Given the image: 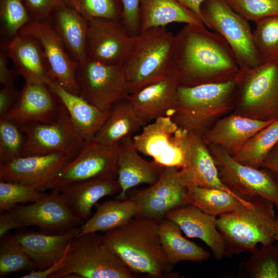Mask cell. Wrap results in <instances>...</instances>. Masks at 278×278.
I'll list each match as a JSON object with an SVG mask.
<instances>
[{
    "instance_id": "cell-10",
    "label": "cell",
    "mask_w": 278,
    "mask_h": 278,
    "mask_svg": "<svg viewBox=\"0 0 278 278\" xmlns=\"http://www.w3.org/2000/svg\"><path fill=\"white\" fill-rule=\"evenodd\" d=\"M207 146L225 185L245 198H264L278 211V179L272 172L242 164L220 146Z\"/></svg>"
},
{
    "instance_id": "cell-18",
    "label": "cell",
    "mask_w": 278,
    "mask_h": 278,
    "mask_svg": "<svg viewBox=\"0 0 278 278\" xmlns=\"http://www.w3.org/2000/svg\"><path fill=\"white\" fill-rule=\"evenodd\" d=\"M64 109L48 84L25 83L16 104L0 118L11 120L19 126L33 122L49 123L56 120Z\"/></svg>"
},
{
    "instance_id": "cell-16",
    "label": "cell",
    "mask_w": 278,
    "mask_h": 278,
    "mask_svg": "<svg viewBox=\"0 0 278 278\" xmlns=\"http://www.w3.org/2000/svg\"><path fill=\"white\" fill-rule=\"evenodd\" d=\"M118 150V145L108 148L93 142L86 143L80 153L57 176L50 189L59 190L69 184L92 178L116 179Z\"/></svg>"
},
{
    "instance_id": "cell-23",
    "label": "cell",
    "mask_w": 278,
    "mask_h": 278,
    "mask_svg": "<svg viewBox=\"0 0 278 278\" xmlns=\"http://www.w3.org/2000/svg\"><path fill=\"white\" fill-rule=\"evenodd\" d=\"M164 218L177 223L186 236L202 240L217 260L225 255L224 239L217 226V217L189 204L176 207L167 213Z\"/></svg>"
},
{
    "instance_id": "cell-50",
    "label": "cell",
    "mask_w": 278,
    "mask_h": 278,
    "mask_svg": "<svg viewBox=\"0 0 278 278\" xmlns=\"http://www.w3.org/2000/svg\"><path fill=\"white\" fill-rule=\"evenodd\" d=\"M177 1L183 7L196 15L203 23V20L200 10V6L204 0Z\"/></svg>"
},
{
    "instance_id": "cell-14",
    "label": "cell",
    "mask_w": 278,
    "mask_h": 278,
    "mask_svg": "<svg viewBox=\"0 0 278 278\" xmlns=\"http://www.w3.org/2000/svg\"><path fill=\"white\" fill-rule=\"evenodd\" d=\"M88 58L107 65L124 64L131 49L134 37L119 20H88Z\"/></svg>"
},
{
    "instance_id": "cell-34",
    "label": "cell",
    "mask_w": 278,
    "mask_h": 278,
    "mask_svg": "<svg viewBox=\"0 0 278 278\" xmlns=\"http://www.w3.org/2000/svg\"><path fill=\"white\" fill-rule=\"evenodd\" d=\"M161 244L170 264L182 261L200 262L207 259L210 253L194 242L184 237L175 222L164 218L159 221Z\"/></svg>"
},
{
    "instance_id": "cell-36",
    "label": "cell",
    "mask_w": 278,
    "mask_h": 278,
    "mask_svg": "<svg viewBox=\"0 0 278 278\" xmlns=\"http://www.w3.org/2000/svg\"><path fill=\"white\" fill-rule=\"evenodd\" d=\"M248 259L241 263L239 275L249 278H278V246L275 244L256 247Z\"/></svg>"
},
{
    "instance_id": "cell-13",
    "label": "cell",
    "mask_w": 278,
    "mask_h": 278,
    "mask_svg": "<svg viewBox=\"0 0 278 278\" xmlns=\"http://www.w3.org/2000/svg\"><path fill=\"white\" fill-rule=\"evenodd\" d=\"M19 127L25 136L22 156L60 152L72 161L86 143L74 128L65 108L54 122H33Z\"/></svg>"
},
{
    "instance_id": "cell-24",
    "label": "cell",
    "mask_w": 278,
    "mask_h": 278,
    "mask_svg": "<svg viewBox=\"0 0 278 278\" xmlns=\"http://www.w3.org/2000/svg\"><path fill=\"white\" fill-rule=\"evenodd\" d=\"M132 139L128 137L119 143L117 181L121 187L119 200L126 198L128 190L141 184L152 185L159 179L164 167L153 160L148 161L138 154Z\"/></svg>"
},
{
    "instance_id": "cell-15",
    "label": "cell",
    "mask_w": 278,
    "mask_h": 278,
    "mask_svg": "<svg viewBox=\"0 0 278 278\" xmlns=\"http://www.w3.org/2000/svg\"><path fill=\"white\" fill-rule=\"evenodd\" d=\"M71 161L60 152L22 156L0 165V180L23 184L44 192Z\"/></svg>"
},
{
    "instance_id": "cell-32",
    "label": "cell",
    "mask_w": 278,
    "mask_h": 278,
    "mask_svg": "<svg viewBox=\"0 0 278 278\" xmlns=\"http://www.w3.org/2000/svg\"><path fill=\"white\" fill-rule=\"evenodd\" d=\"M140 15L141 31L172 23L204 24L177 0H141Z\"/></svg>"
},
{
    "instance_id": "cell-48",
    "label": "cell",
    "mask_w": 278,
    "mask_h": 278,
    "mask_svg": "<svg viewBox=\"0 0 278 278\" xmlns=\"http://www.w3.org/2000/svg\"><path fill=\"white\" fill-rule=\"evenodd\" d=\"M66 253L67 252L60 260L56 262L51 266L46 269H42V270H34L33 269L31 270V271L29 273L23 275L21 277V278L49 277V276L50 275L56 272L59 269L61 268V267L63 265Z\"/></svg>"
},
{
    "instance_id": "cell-27",
    "label": "cell",
    "mask_w": 278,
    "mask_h": 278,
    "mask_svg": "<svg viewBox=\"0 0 278 278\" xmlns=\"http://www.w3.org/2000/svg\"><path fill=\"white\" fill-rule=\"evenodd\" d=\"M71 57L78 63L88 59V20L64 2L47 20Z\"/></svg>"
},
{
    "instance_id": "cell-29",
    "label": "cell",
    "mask_w": 278,
    "mask_h": 278,
    "mask_svg": "<svg viewBox=\"0 0 278 278\" xmlns=\"http://www.w3.org/2000/svg\"><path fill=\"white\" fill-rule=\"evenodd\" d=\"M148 123L127 97L111 106L92 142L106 147L114 148L124 138L133 137Z\"/></svg>"
},
{
    "instance_id": "cell-19",
    "label": "cell",
    "mask_w": 278,
    "mask_h": 278,
    "mask_svg": "<svg viewBox=\"0 0 278 278\" xmlns=\"http://www.w3.org/2000/svg\"><path fill=\"white\" fill-rule=\"evenodd\" d=\"M179 169L176 167H164L154 184L136 193L134 197L142 206L139 216L160 221L169 211L185 204L187 188L180 181Z\"/></svg>"
},
{
    "instance_id": "cell-46",
    "label": "cell",
    "mask_w": 278,
    "mask_h": 278,
    "mask_svg": "<svg viewBox=\"0 0 278 278\" xmlns=\"http://www.w3.org/2000/svg\"><path fill=\"white\" fill-rule=\"evenodd\" d=\"M8 59L5 49L1 46L0 83L3 86H14L15 80L20 75L14 67H8Z\"/></svg>"
},
{
    "instance_id": "cell-33",
    "label": "cell",
    "mask_w": 278,
    "mask_h": 278,
    "mask_svg": "<svg viewBox=\"0 0 278 278\" xmlns=\"http://www.w3.org/2000/svg\"><path fill=\"white\" fill-rule=\"evenodd\" d=\"M185 204L195 206L214 216L240 211L252 204V198H244L218 188H186Z\"/></svg>"
},
{
    "instance_id": "cell-42",
    "label": "cell",
    "mask_w": 278,
    "mask_h": 278,
    "mask_svg": "<svg viewBox=\"0 0 278 278\" xmlns=\"http://www.w3.org/2000/svg\"><path fill=\"white\" fill-rule=\"evenodd\" d=\"M47 195L29 186L0 180V211H9L19 203L38 201Z\"/></svg>"
},
{
    "instance_id": "cell-45",
    "label": "cell",
    "mask_w": 278,
    "mask_h": 278,
    "mask_svg": "<svg viewBox=\"0 0 278 278\" xmlns=\"http://www.w3.org/2000/svg\"><path fill=\"white\" fill-rule=\"evenodd\" d=\"M33 21L47 20L53 11L65 0H23Z\"/></svg>"
},
{
    "instance_id": "cell-25",
    "label": "cell",
    "mask_w": 278,
    "mask_h": 278,
    "mask_svg": "<svg viewBox=\"0 0 278 278\" xmlns=\"http://www.w3.org/2000/svg\"><path fill=\"white\" fill-rule=\"evenodd\" d=\"M80 227L58 234L21 231L13 234L33 263L34 268L46 269L60 260L73 239L80 233Z\"/></svg>"
},
{
    "instance_id": "cell-38",
    "label": "cell",
    "mask_w": 278,
    "mask_h": 278,
    "mask_svg": "<svg viewBox=\"0 0 278 278\" xmlns=\"http://www.w3.org/2000/svg\"><path fill=\"white\" fill-rule=\"evenodd\" d=\"M0 20L2 42L17 35L32 20L23 0H0Z\"/></svg>"
},
{
    "instance_id": "cell-37",
    "label": "cell",
    "mask_w": 278,
    "mask_h": 278,
    "mask_svg": "<svg viewBox=\"0 0 278 278\" xmlns=\"http://www.w3.org/2000/svg\"><path fill=\"white\" fill-rule=\"evenodd\" d=\"M255 24L252 39L262 64L278 61V15Z\"/></svg>"
},
{
    "instance_id": "cell-35",
    "label": "cell",
    "mask_w": 278,
    "mask_h": 278,
    "mask_svg": "<svg viewBox=\"0 0 278 278\" xmlns=\"http://www.w3.org/2000/svg\"><path fill=\"white\" fill-rule=\"evenodd\" d=\"M277 143L278 119L255 133L232 156L242 164L259 168Z\"/></svg>"
},
{
    "instance_id": "cell-2",
    "label": "cell",
    "mask_w": 278,
    "mask_h": 278,
    "mask_svg": "<svg viewBox=\"0 0 278 278\" xmlns=\"http://www.w3.org/2000/svg\"><path fill=\"white\" fill-rule=\"evenodd\" d=\"M107 245L133 272L161 278L171 270L163 249L159 221L137 216L125 224L105 232Z\"/></svg>"
},
{
    "instance_id": "cell-26",
    "label": "cell",
    "mask_w": 278,
    "mask_h": 278,
    "mask_svg": "<svg viewBox=\"0 0 278 278\" xmlns=\"http://www.w3.org/2000/svg\"><path fill=\"white\" fill-rule=\"evenodd\" d=\"M275 120H259L233 113L217 120L202 136L207 145L220 146L233 155L249 138Z\"/></svg>"
},
{
    "instance_id": "cell-49",
    "label": "cell",
    "mask_w": 278,
    "mask_h": 278,
    "mask_svg": "<svg viewBox=\"0 0 278 278\" xmlns=\"http://www.w3.org/2000/svg\"><path fill=\"white\" fill-rule=\"evenodd\" d=\"M260 167L269 170L278 179V143L268 153Z\"/></svg>"
},
{
    "instance_id": "cell-31",
    "label": "cell",
    "mask_w": 278,
    "mask_h": 278,
    "mask_svg": "<svg viewBox=\"0 0 278 278\" xmlns=\"http://www.w3.org/2000/svg\"><path fill=\"white\" fill-rule=\"evenodd\" d=\"M93 215L80 227L81 235L90 232H106L123 225L142 211L141 203L134 197L128 200L106 201L95 204Z\"/></svg>"
},
{
    "instance_id": "cell-20",
    "label": "cell",
    "mask_w": 278,
    "mask_h": 278,
    "mask_svg": "<svg viewBox=\"0 0 278 278\" xmlns=\"http://www.w3.org/2000/svg\"><path fill=\"white\" fill-rule=\"evenodd\" d=\"M9 59L25 83L49 84L55 81L43 49L33 37L18 33L1 42Z\"/></svg>"
},
{
    "instance_id": "cell-11",
    "label": "cell",
    "mask_w": 278,
    "mask_h": 278,
    "mask_svg": "<svg viewBox=\"0 0 278 278\" xmlns=\"http://www.w3.org/2000/svg\"><path fill=\"white\" fill-rule=\"evenodd\" d=\"M138 151L163 167L180 169L184 164L189 144V132L179 127L169 116L149 123L132 137Z\"/></svg>"
},
{
    "instance_id": "cell-7",
    "label": "cell",
    "mask_w": 278,
    "mask_h": 278,
    "mask_svg": "<svg viewBox=\"0 0 278 278\" xmlns=\"http://www.w3.org/2000/svg\"><path fill=\"white\" fill-rule=\"evenodd\" d=\"M234 80V113L259 120L278 119V61L240 68Z\"/></svg>"
},
{
    "instance_id": "cell-51",
    "label": "cell",
    "mask_w": 278,
    "mask_h": 278,
    "mask_svg": "<svg viewBox=\"0 0 278 278\" xmlns=\"http://www.w3.org/2000/svg\"><path fill=\"white\" fill-rule=\"evenodd\" d=\"M275 241L278 246V215L276 216V227L275 234Z\"/></svg>"
},
{
    "instance_id": "cell-4",
    "label": "cell",
    "mask_w": 278,
    "mask_h": 278,
    "mask_svg": "<svg viewBox=\"0 0 278 278\" xmlns=\"http://www.w3.org/2000/svg\"><path fill=\"white\" fill-rule=\"evenodd\" d=\"M274 204L261 197L252 198V204L236 212L218 216L217 229L225 243V255L251 251L258 244L275 242L276 216Z\"/></svg>"
},
{
    "instance_id": "cell-21",
    "label": "cell",
    "mask_w": 278,
    "mask_h": 278,
    "mask_svg": "<svg viewBox=\"0 0 278 278\" xmlns=\"http://www.w3.org/2000/svg\"><path fill=\"white\" fill-rule=\"evenodd\" d=\"M178 173L181 182L186 188L197 186L218 188L245 198L222 182L208 146L200 135L189 132L185 161Z\"/></svg>"
},
{
    "instance_id": "cell-5",
    "label": "cell",
    "mask_w": 278,
    "mask_h": 278,
    "mask_svg": "<svg viewBox=\"0 0 278 278\" xmlns=\"http://www.w3.org/2000/svg\"><path fill=\"white\" fill-rule=\"evenodd\" d=\"M175 45V35L166 27L150 28L134 37L131 49L123 64L130 94L173 69Z\"/></svg>"
},
{
    "instance_id": "cell-43",
    "label": "cell",
    "mask_w": 278,
    "mask_h": 278,
    "mask_svg": "<svg viewBox=\"0 0 278 278\" xmlns=\"http://www.w3.org/2000/svg\"><path fill=\"white\" fill-rule=\"evenodd\" d=\"M234 11L255 24L278 15V0H223Z\"/></svg>"
},
{
    "instance_id": "cell-22",
    "label": "cell",
    "mask_w": 278,
    "mask_h": 278,
    "mask_svg": "<svg viewBox=\"0 0 278 278\" xmlns=\"http://www.w3.org/2000/svg\"><path fill=\"white\" fill-rule=\"evenodd\" d=\"M179 85L177 74L172 69L162 77L130 94L127 99L148 123L161 116L171 117L175 110Z\"/></svg>"
},
{
    "instance_id": "cell-1",
    "label": "cell",
    "mask_w": 278,
    "mask_h": 278,
    "mask_svg": "<svg viewBox=\"0 0 278 278\" xmlns=\"http://www.w3.org/2000/svg\"><path fill=\"white\" fill-rule=\"evenodd\" d=\"M173 69L180 85L193 86L235 79L239 70L229 44L204 24H186L175 35Z\"/></svg>"
},
{
    "instance_id": "cell-6",
    "label": "cell",
    "mask_w": 278,
    "mask_h": 278,
    "mask_svg": "<svg viewBox=\"0 0 278 278\" xmlns=\"http://www.w3.org/2000/svg\"><path fill=\"white\" fill-rule=\"evenodd\" d=\"M134 278L133 272L97 232L77 235L72 241L60 269L49 278Z\"/></svg>"
},
{
    "instance_id": "cell-39",
    "label": "cell",
    "mask_w": 278,
    "mask_h": 278,
    "mask_svg": "<svg viewBox=\"0 0 278 278\" xmlns=\"http://www.w3.org/2000/svg\"><path fill=\"white\" fill-rule=\"evenodd\" d=\"M34 268L33 263L13 235L1 238L0 276Z\"/></svg>"
},
{
    "instance_id": "cell-44",
    "label": "cell",
    "mask_w": 278,
    "mask_h": 278,
    "mask_svg": "<svg viewBox=\"0 0 278 278\" xmlns=\"http://www.w3.org/2000/svg\"><path fill=\"white\" fill-rule=\"evenodd\" d=\"M123 8L120 22L129 35L135 37L141 32V0H120Z\"/></svg>"
},
{
    "instance_id": "cell-28",
    "label": "cell",
    "mask_w": 278,
    "mask_h": 278,
    "mask_svg": "<svg viewBox=\"0 0 278 278\" xmlns=\"http://www.w3.org/2000/svg\"><path fill=\"white\" fill-rule=\"evenodd\" d=\"M58 190L72 212L85 221L91 217L93 207L100 199L118 194L121 187L116 179L101 177L74 183Z\"/></svg>"
},
{
    "instance_id": "cell-9",
    "label": "cell",
    "mask_w": 278,
    "mask_h": 278,
    "mask_svg": "<svg viewBox=\"0 0 278 278\" xmlns=\"http://www.w3.org/2000/svg\"><path fill=\"white\" fill-rule=\"evenodd\" d=\"M200 10L205 26L220 35L230 46L239 68L262 64L248 21L223 0H204Z\"/></svg>"
},
{
    "instance_id": "cell-3",
    "label": "cell",
    "mask_w": 278,
    "mask_h": 278,
    "mask_svg": "<svg viewBox=\"0 0 278 278\" xmlns=\"http://www.w3.org/2000/svg\"><path fill=\"white\" fill-rule=\"evenodd\" d=\"M235 80L193 86L179 85L171 118L188 132L203 136L214 123L234 108Z\"/></svg>"
},
{
    "instance_id": "cell-30",
    "label": "cell",
    "mask_w": 278,
    "mask_h": 278,
    "mask_svg": "<svg viewBox=\"0 0 278 278\" xmlns=\"http://www.w3.org/2000/svg\"><path fill=\"white\" fill-rule=\"evenodd\" d=\"M48 85L64 106L76 131L86 143L92 142L108 111L102 112L81 96L69 92L56 80Z\"/></svg>"
},
{
    "instance_id": "cell-8",
    "label": "cell",
    "mask_w": 278,
    "mask_h": 278,
    "mask_svg": "<svg viewBox=\"0 0 278 278\" xmlns=\"http://www.w3.org/2000/svg\"><path fill=\"white\" fill-rule=\"evenodd\" d=\"M43 199L25 205H16L0 214V238L13 229L38 227L41 232L61 234L80 227L85 222L68 206L60 192L51 189Z\"/></svg>"
},
{
    "instance_id": "cell-12",
    "label": "cell",
    "mask_w": 278,
    "mask_h": 278,
    "mask_svg": "<svg viewBox=\"0 0 278 278\" xmlns=\"http://www.w3.org/2000/svg\"><path fill=\"white\" fill-rule=\"evenodd\" d=\"M76 80L79 95L102 112L130 94L123 64L107 65L88 58L79 63Z\"/></svg>"
},
{
    "instance_id": "cell-47",
    "label": "cell",
    "mask_w": 278,
    "mask_h": 278,
    "mask_svg": "<svg viewBox=\"0 0 278 278\" xmlns=\"http://www.w3.org/2000/svg\"><path fill=\"white\" fill-rule=\"evenodd\" d=\"M21 94L14 86H3L0 90V117L8 112L16 104Z\"/></svg>"
},
{
    "instance_id": "cell-17",
    "label": "cell",
    "mask_w": 278,
    "mask_h": 278,
    "mask_svg": "<svg viewBox=\"0 0 278 278\" xmlns=\"http://www.w3.org/2000/svg\"><path fill=\"white\" fill-rule=\"evenodd\" d=\"M19 33L31 36L40 42L55 80L66 91L79 95L76 80L79 63L69 55L48 22L31 20Z\"/></svg>"
},
{
    "instance_id": "cell-40",
    "label": "cell",
    "mask_w": 278,
    "mask_h": 278,
    "mask_svg": "<svg viewBox=\"0 0 278 278\" xmlns=\"http://www.w3.org/2000/svg\"><path fill=\"white\" fill-rule=\"evenodd\" d=\"M25 136L20 127L0 118V165L22 156Z\"/></svg>"
},
{
    "instance_id": "cell-41",
    "label": "cell",
    "mask_w": 278,
    "mask_h": 278,
    "mask_svg": "<svg viewBox=\"0 0 278 278\" xmlns=\"http://www.w3.org/2000/svg\"><path fill=\"white\" fill-rule=\"evenodd\" d=\"M87 20L103 18L120 20L123 12L120 0H65Z\"/></svg>"
}]
</instances>
